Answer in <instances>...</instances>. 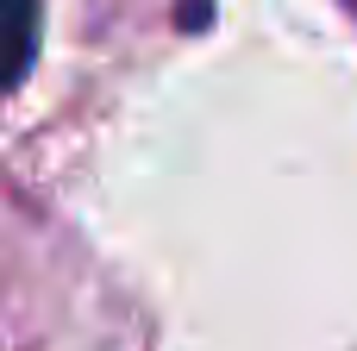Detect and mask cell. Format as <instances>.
Masks as SVG:
<instances>
[{"mask_svg":"<svg viewBox=\"0 0 357 351\" xmlns=\"http://www.w3.org/2000/svg\"><path fill=\"white\" fill-rule=\"evenodd\" d=\"M38 25H44L38 0H0V94L25 82L38 57Z\"/></svg>","mask_w":357,"mask_h":351,"instance_id":"1","label":"cell"}]
</instances>
